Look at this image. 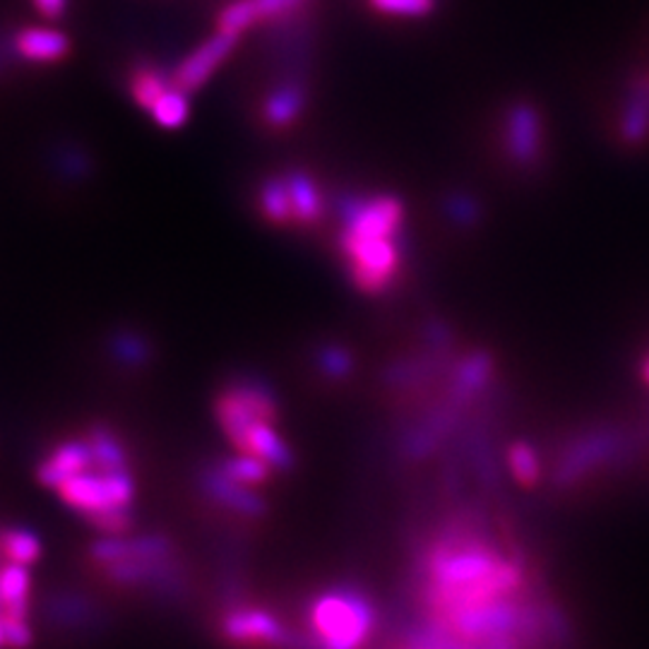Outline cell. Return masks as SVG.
Listing matches in <instances>:
<instances>
[{
	"label": "cell",
	"mask_w": 649,
	"mask_h": 649,
	"mask_svg": "<svg viewBox=\"0 0 649 649\" xmlns=\"http://www.w3.org/2000/svg\"><path fill=\"white\" fill-rule=\"evenodd\" d=\"M10 41L18 61L29 66L61 63L72 49L70 37L53 27H22L10 34Z\"/></svg>",
	"instance_id": "cell-7"
},
{
	"label": "cell",
	"mask_w": 649,
	"mask_h": 649,
	"mask_svg": "<svg viewBox=\"0 0 649 649\" xmlns=\"http://www.w3.org/2000/svg\"><path fill=\"white\" fill-rule=\"evenodd\" d=\"M92 467H94V460H92V450L87 438L63 440L61 446H56L39 462L37 479L41 481V486H47V489H58V486L68 481L70 477L82 475V471Z\"/></svg>",
	"instance_id": "cell-9"
},
{
	"label": "cell",
	"mask_w": 649,
	"mask_h": 649,
	"mask_svg": "<svg viewBox=\"0 0 649 649\" xmlns=\"http://www.w3.org/2000/svg\"><path fill=\"white\" fill-rule=\"evenodd\" d=\"M308 107V87L299 80H291L274 87V90L262 99L260 107V123L272 130L282 132L299 123Z\"/></svg>",
	"instance_id": "cell-10"
},
{
	"label": "cell",
	"mask_w": 649,
	"mask_h": 649,
	"mask_svg": "<svg viewBox=\"0 0 649 649\" xmlns=\"http://www.w3.org/2000/svg\"><path fill=\"white\" fill-rule=\"evenodd\" d=\"M508 460H510V469H512L515 479H518L520 483L532 486L539 479V460H537L535 450L525 446V442H518V446L510 448Z\"/></svg>",
	"instance_id": "cell-22"
},
{
	"label": "cell",
	"mask_w": 649,
	"mask_h": 649,
	"mask_svg": "<svg viewBox=\"0 0 649 649\" xmlns=\"http://www.w3.org/2000/svg\"><path fill=\"white\" fill-rule=\"evenodd\" d=\"M171 87H173V80H171L169 72H164L157 66L142 63V66L130 68V72H128L130 97L147 113H150V109L171 90Z\"/></svg>",
	"instance_id": "cell-15"
},
{
	"label": "cell",
	"mask_w": 649,
	"mask_h": 649,
	"mask_svg": "<svg viewBox=\"0 0 649 649\" xmlns=\"http://www.w3.org/2000/svg\"><path fill=\"white\" fill-rule=\"evenodd\" d=\"M0 551L12 563L34 566L41 558V541L29 529H3L0 532Z\"/></svg>",
	"instance_id": "cell-18"
},
{
	"label": "cell",
	"mask_w": 649,
	"mask_h": 649,
	"mask_svg": "<svg viewBox=\"0 0 649 649\" xmlns=\"http://www.w3.org/2000/svg\"><path fill=\"white\" fill-rule=\"evenodd\" d=\"M260 214L274 227H293V210L284 176H272L260 183Z\"/></svg>",
	"instance_id": "cell-16"
},
{
	"label": "cell",
	"mask_w": 649,
	"mask_h": 649,
	"mask_svg": "<svg viewBox=\"0 0 649 649\" xmlns=\"http://www.w3.org/2000/svg\"><path fill=\"white\" fill-rule=\"evenodd\" d=\"M618 132L626 144H640L649 136V72L630 80L628 101L618 118Z\"/></svg>",
	"instance_id": "cell-11"
},
{
	"label": "cell",
	"mask_w": 649,
	"mask_h": 649,
	"mask_svg": "<svg viewBox=\"0 0 649 649\" xmlns=\"http://www.w3.org/2000/svg\"><path fill=\"white\" fill-rule=\"evenodd\" d=\"M376 12L390 18H426L438 6V0H366Z\"/></svg>",
	"instance_id": "cell-21"
},
{
	"label": "cell",
	"mask_w": 649,
	"mask_h": 649,
	"mask_svg": "<svg viewBox=\"0 0 649 649\" xmlns=\"http://www.w3.org/2000/svg\"><path fill=\"white\" fill-rule=\"evenodd\" d=\"M450 214L455 221H462V224H471L477 221V204L467 198H452L450 202Z\"/></svg>",
	"instance_id": "cell-24"
},
{
	"label": "cell",
	"mask_w": 649,
	"mask_h": 649,
	"mask_svg": "<svg viewBox=\"0 0 649 649\" xmlns=\"http://www.w3.org/2000/svg\"><path fill=\"white\" fill-rule=\"evenodd\" d=\"M311 628L322 649H359L373 630V609L359 595L339 589L313 603Z\"/></svg>",
	"instance_id": "cell-2"
},
{
	"label": "cell",
	"mask_w": 649,
	"mask_h": 649,
	"mask_svg": "<svg viewBox=\"0 0 649 649\" xmlns=\"http://www.w3.org/2000/svg\"><path fill=\"white\" fill-rule=\"evenodd\" d=\"M56 491L66 500V506L78 512H84L87 520L116 508L107 483V471H99L94 467L82 471V475L70 477L68 481L58 486Z\"/></svg>",
	"instance_id": "cell-8"
},
{
	"label": "cell",
	"mask_w": 649,
	"mask_h": 649,
	"mask_svg": "<svg viewBox=\"0 0 649 649\" xmlns=\"http://www.w3.org/2000/svg\"><path fill=\"white\" fill-rule=\"evenodd\" d=\"M241 455H253L258 460L268 462L270 467H287L291 462L289 448L284 446V440L277 436L272 421H260L253 423L250 429L241 436V440L236 442Z\"/></svg>",
	"instance_id": "cell-14"
},
{
	"label": "cell",
	"mask_w": 649,
	"mask_h": 649,
	"mask_svg": "<svg viewBox=\"0 0 649 649\" xmlns=\"http://www.w3.org/2000/svg\"><path fill=\"white\" fill-rule=\"evenodd\" d=\"M217 419L221 423V431H224L227 438L236 446L253 423L260 421L274 423L277 405L262 388L243 382V386L229 388L219 395Z\"/></svg>",
	"instance_id": "cell-3"
},
{
	"label": "cell",
	"mask_w": 649,
	"mask_h": 649,
	"mask_svg": "<svg viewBox=\"0 0 649 649\" xmlns=\"http://www.w3.org/2000/svg\"><path fill=\"white\" fill-rule=\"evenodd\" d=\"M190 94H186L179 87H171V90L161 97L157 104L150 109V116L154 118V123L161 128H181L188 121V113H190Z\"/></svg>",
	"instance_id": "cell-19"
},
{
	"label": "cell",
	"mask_w": 649,
	"mask_h": 649,
	"mask_svg": "<svg viewBox=\"0 0 649 649\" xmlns=\"http://www.w3.org/2000/svg\"><path fill=\"white\" fill-rule=\"evenodd\" d=\"M289 198H291V210H293V227H316L320 224V219L324 214V198L320 193V188L316 179H311L306 171H287L282 173Z\"/></svg>",
	"instance_id": "cell-12"
},
{
	"label": "cell",
	"mask_w": 649,
	"mask_h": 649,
	"mask_svg": "<svg viewBox=\"0 0 649 649\" xmlns=\"http://www.w3.org/2000/svg\"><path fill=\"white\" fill-rule=\"evenodd\" d=\"M239 39H241L239 34L219 32L217 29L208 41H202L196 51H190L179 63V68L171 72L173 84L186 94H193L196 90H200V87L214 76V70L233 53Z\"/></svg>",
	"instance_id": "cell-5"
},
{
	"label": "cell",
	"mask_w": 649,
	"mask_h": 649,
	"mask_svg": "<svg viewBox=\"0 0 649 649\" xmlns=\"http://www.w3.org/2000/svg\"><path fill=\"white\" fill-rule=\"evenodd\" d=\"M503 147L515 167L529 169L543 157V121L532 101H515L506 113Z\"/></svg>",
	"instance_id": "cell-4"
},
{
	"label": "cell",
	"mask_w": 649,
	"mask_h": 649,
	"mask_svg": "<svg viewBox=\"0 0 649 649\" xmlns=\"http://www.w3.org/2000/svg\"><path fill=\"white\" fill-rule=\"evenodd\" d=\"M32 6L43 14V18H61L63 10L68 8V0H32Z\"/></svg>",
	"instance_id": "cell-25"
},
{
	"label": "cell",
	"mask_w": 649,
	"mask_h": 649,
	"mask_svg": "<svg viewBox=\"0 0 649 649\" xmlns=\"http://www.w3.org/2000/svg\"><path fill=\"white\" fill-rule=\"evenodd\" d=\"M306 3L308 0H236L217 14V29L241 37L250 27L282 20L291 12H299Z\"/></svg>",
	"instance_id": "cell-6"
},
{
	"label": "cell",
	"mask_w": 649,
	"mask_h": 649,
	"mask_svg": "<svg viewBox=\"0 0 649 649\" xmlns=\"http://www.w3.org/2000/svg\"><path fill=\"white\" fill-rule=\"evenodd\" d=\"M0 649H8V642H6V628H3V621H0Z\"/></svg>",
	"instance_id": "cell-26"
},
{
	"label": "cell",
	"mask_w": 649,
	"mask_h": 649,
	"mask_svg": "<svg viewBox=\"0 0 649 649\" xmlns=\"http://www.w3.org/2000/svg\"><path fill=\"white\" fill-rule=\"evenodd\" d=\"M270 465L258 460L253 455H241L236 460L227 462L224 467V477L236 481L239 486H258L262 481H268L270 477Z\"/></svg>",
	"instance_id": "cell-20"
},
{
	"label": "cell",
	"mask_w": 649,
	"mask_h": 649,
	"mask_svg": "<svg viewBox=\"0 0 649 649\" xmlns=\"http://www.w3.org/2000/svg\"><path fill=\"white\" fill-rule=\"evenodd\" d=\"M337 250L351 282L371 297L388 291L402 268L400 233H368L342 227Z\"/></svg>",
	"instance_id": "cell-1"
},
{
	"label": "cell",
	"mask_w": 649,
	"mask_h": 649,
	"mask_svg": "<svg viewBox=\"0 0 649 649\" xmlns=\"http://www.w3.org/2000/svg\"><path fill=\"white\" fill-rule=\"evenodd\" d=\"M645 378H647V380H649V361H647V363H645Z\"/></svg>",
	"instance_id": "cell-27"
},
{
	"label": "cell",
	"mask_w": 649,
	"mask_h": 649,
	"mask_svg": "<svg viewBox=\"0 0 649 649\" xmlns=\"http://www.w3.org/2000/svg\"><path fill=\"white\" fill-rule=\"evenodd\" d=\"M227 638L241 645H264L279 642L282 638V628L270 613L260 609H239L227 616L224 621Z\"/></svg>",
	"instance_id": "cell-13"
},
{
	"label": "cell",
	"mask_w": 649,
	"mask_h": 649,
	"mask_svg": "<svg viewBox=\"0 0 649 649\" xmlns=\"http://www.w3.org/2000/svg\"><path fill=\"white\" fill-rule=\"evenodd\" d=\"M90 442L94 469L99 471H126L128 469V455L123 442L118 440L116 433H111L104 426H94V429L84 436Z\"/></svg>",
	"instance_id": "cell-17"
},
{
	"label": "cell",
	"mask_w": 649,
	"mask_h": 649,
	"mask_svg": "<svg viewBox=\"0 0 649 649\" xmlns=\"http://www.w3.org/2000/svg\"><path fill=\"white\" fill-rule=\"evenodd\" d=\"M116 353L121 359H136V361H142L144 359V342L140 337H132V335H126V337H118V342H116Z\"/></svg>",
	"instance_id": "cell-23"
}]
</instances>
